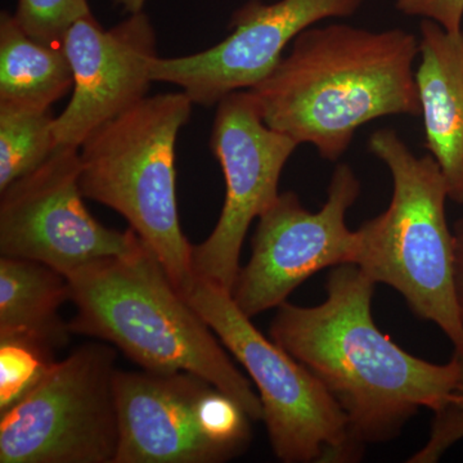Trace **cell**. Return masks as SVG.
<instances>
[{"label": "cell", "mask_w": 463, "mask_h": 463, "mask_svg": "<svg viewBox=\"0 0 463 463\" xmlns=\"http://www.w3.org/2000/svg\"><path fill=\"white\" fill-rule=\"evenodd\" d=\"M374 288L356 265H339L328 274L321 304L286 301L269 327L270 339L321 381L364 447L398 438L422 408L441 410L452 401L458 377L455 358L431 364L380 331Z\"/></svg>", "instance_id": "cell-1"}, {"label": "cell", "mask_w": 463, "mask_h": 463, "mask_svg": "<svg viewBox=\"0 0 463 463\" xmlns=\"http://www.w3.org/2000/svg\"><path fill=\"white\" fill-rule=\"evenodd\" d=\"M419 56L420 39L405 30L312 26L249 91L268 127L337 161L370 121L421 115L413 71Z\"/></svg>", "instance_id": "cell-2"}, {"label": "cell", "mask_w": 463, "mask_h": 463, "mask_svg": "<svg viewBox=\"0 0 463 463\" xmlns=\"http://www.w3.org/2000/svg\"><path fill=\"white\" fill-rule=\"evenodd\" d=\"M66 277L76 307L72 335L106 341L146 371L203 377L242 405L252 421L263 419L251 383L145 242L133 254Z\"/></svg>", "instance_id": "cell-3"}, {"label": "cell", "mask_w": 463, "mask_h": 463, "mask_svg": "<svg viewBox=\"0 0 463 463\" xmlns=\"http://www.w3.org/2000/svg\"><path fill=\"white\" fill-rule=\"evenodd\" d=\"M368 149L390 170L392 196L383 214L356 230L353 264L376 285L394 288L414 315L438 326L461 352L463 321L446 179L431 155L417 157L395 130L374 132Z\"/></svg>", "instance_id": "cell-4"}, {"label": "cell", "mask_w": 463, "mask_h": 463, "mask_svg": "<svg viewBox=\"0 0 463 463\" xmlns=\"http://www.w3.org/2000/svg\"><path fill=\"white\" fill-rule=\"evenodd\" d=\"M192 106L183 90L146 97L79 148L85 199L123 215L183 295L196 276L176 206L175 145Z\"/></svg>", "instance_id": "cell-5"}, {"label": "cell", "mask_w": 463, "mask_h": 463, "mask_svg": "<svg viewBox=\"0 0 463 463\" xmlns=\"http://www.w3.org/2000/svg\"><path fill=\"white\" fill-rule=\"evenodd\" d=\"M257 386L273 453L285 463L355 462L364 446L345 414L306 365L265 337L231 292L196 279L184 295Z\"/></svg>", "instance_id": "cell-6"}, {"label": "cell", "mask_w": 463, "mask_h": 463, "mask_svg": "<svg viewBox=\"0 0 463 463\" xmlns=\"http://www.w3.org/2000/svg\"><path fill=\"white\" fill-rule=\"evenodd\" d=\"M118 352L87 343L0 413V463H115Z\"/></svg>", "instance_id": "cell-7"}, {"label": "cell", "mask_w": 463, "mask_h": 463, "mask_svg": "<svg viewBox=\"0 0 463 463\" xmlns=\"http://www.w3.org/2000/svg\"><path fill=\"white\" fill-rule=\"evenodd\" d=\"M361 191L352 167L340 164L318 212H309L294 192L279 194L259 216L251 257L231 291L236 306L254 318L281 307L313 274L353 264L358 239L347 227L346 214Z\"/></svg>", "instance_id": "cell-8"}, {"label": "cell", "mask_w": 463, "mask_h": 463, "mask_svg": "<svg viewBox=\"0 0 463 463\" xmlns=\"http://www.w3.org/2000/svg\"><path fill=\"white\" fill-rule=\"evenodd\" d=\"M80 151L57 147L41 166L0 192V255L50 265L65 276L108 258L125 257L143 241L90 215L80 188Z\"/></svg>", "instance_id": "cell-9"}, {"label": "cell", "mask_w": 463, "mask_h": 463, "mask_svg": "<svg viewBox=\"0 0 463 463\" xmlns=\"http://www.w3.org/2000/svg\"><path fill=\"white\" fill-rule=\"evenodd\" d=\"M216 106L210 149L223 170L224 205L210 236L192 245V264L196 279L231 292L250 225L279 197L281 174L298 145L264 123L249 90Z\"/></svg>", "instance_id": "cell-10"}, {"label": "cell", "mask_w": 463, "mask_h": 463, "mask_svg": "<svg viewBox=\"0 0 463 463\" xmlns=\"http://www.w3.org/2000/svg\"><path fill=\"white\" fill-rule=\"evenodd\" d=\"M364 0H249L234 12L232 33L209 50L152 62L154 81L178 85L194 105H218L265 80L298 33L327 18L353 16Z\"/></svg>", "instance_id": "cell-11"}, {"label": "cell", "mask_w": 463, "mask_h": 463, "mask_svg": "<svg viewBox=\"0 0 463 463\" xmlns=\"http://www.w3.org/2000/svg\"><path fill=\"white\" fill-rule=\"evenodd\" d=\"M62 48L74 87L69 105L54 118V138L57 147L80 148L99 127L148 97L156 33L143 11L109 30L90 14L67 30Z\"/></svg>", "instance_id": "cell-12"}, {"label": "cell", "mask_w": 463, "mask_h": 463, "mask_svg": "<svg viewBox=\"0 0 463 463\" xmlns=\"http://www.w3.org/2000/svg\"><path fill=\"white\" fill-rule=\"evenodd\" d=\"M209 381L188 373L116 371L115 463H223L203 434L199 402Z\"/></svg>", "instance_id": "cell-13"}, {"label": "cell", "mask_w": 463, "mask_h": 463, "mask_svg": "<svg viewBox=\"0 0 463 463\" xmlns=\"http://www.w3.org/2000/svg\"><path fill=\"white\" fill-rule=\"evenodd\" d=\"M416 83L425 147L446 179L449 200L463 205V30L448 33L422 21Z\"/></svg>", "instance_id": "cell-14"}, {"label": "cell", "mask_w": 463, "mask_h": 463, "mask_svg": "<svg viewBox=\"0 0 463 463\" xmlns=\"http://www.w3.org/2000/svg\"><path fill=\"white\" fill-rule=\"evenodd\" d=\"M67 300L65 274L29 259L0 258V335H26L63 349L72 335L60 313Z\"/></svg>", "instance_id": "cell-15"}, {"label": "cell", "mask_w": 463, "mask_h": 463, "mask_svg": "<svg viewBox=\"0 0 463 463\" xmlns=\"http://www.w3.org/2000/svg\"><path fill=\"white\" fill-rule=\"evenodd\" d=\"M74 87L60 45L33 39L8 12L0 14V103L48 111Z\"/></svg>", "instance_id": "cell-16"}, {"label": "cell", "mask_w": 463, "mask_h": 463, "mask_svg": "<svg viewBox=\"0 0 463 463\" xmlns=\"http://www.w3.org/2000/svg\"><path fill=\"white\" fill-rule=\"evenodd\" d=\"M54 116L0 103V192L41 166L57 148Z\"/></svg>", "instance_id": "cell-17"}, {"label": "cell", "mask_w": 463, "mask_h": 463, "mask_svg": "<svg viewBox=\"0 0 463 463\" xmlns=\"http://www.w3.org/2000/svg\"><path fill=\"white\" fill-rule=\"evenodd\" d=\"M56 352L26 335H0V413L32 392L56 364Z\"/></svg>", "instance_id": "cell-18"}, {"label": "cell", "mask_w": 463, "mask_h": 463, "mask_svg": "<svg viewBox=\"0 0 463 463\" xmlns=\"http://www.w3.org/2000/svg\"><path fill=\"white\" fill-rule=\"evenodd\" d=\"M90 14L88 0H17L14 16L36 41L62 47L67 30Z\"/></svg>", "instance_id": "cell-19"}, {"label": "cell", "mask_w": 463, "mask_h": 463, "mask_svg": "<svg viewBox=\"0 0 463 463\" xmlns=\"http://www.w3.org/2000/svg\"><path fill=\"white\" fill-rule=\"evenodd\" d=\"M458 377L452 401L441 410L434 412L430 438L421 450L411 457V463H432L449 449L453 444L463 439V350H455Z\"/></svg>", "instance_id": "cell-20"}, {"label": "cell", "mask_w": 463, "mask_h": 463, "mask_svg": "<svg viewBox=\"0 0 463 463\" xmlns=\"http://www.w3.org/2000/svg\"><path fill=\"white\" fill-rule=\"evenodd\" d=\"M405 16L434 21L448 33H461L463 0H394Z\"/></svg>", "instance_id": "cell-21"}, {"label": "cell", "mask_w": 463, "mask_h": 463, "mask_svg": "<svg viewBox=\"0 0 463 463\" xmlns=\"http://www.w3.org/2000/svg\"><path fill=\"white\" fill-rule=\"evenodd\" d=\"M455 234V288L457 306L461 313L463 321V216L456 222L453 227Z\"/></svg>", "instance_id": "cell-22"}, {"label": "cell", "mask_w": 463, "mask_h": 463, "mask_svg": "<svg viewBox=\"0 0 463 463\" xmlns=\"http://www.w3.org/2000/svg\"><path fill=\"white\" fill-rule=\"evenodd\" d=\"M118 7L123 9L127 14H136V12L143 11L147 0H114Z\"/></svg>", "instance_id": "cell-23"}]
</instances>
